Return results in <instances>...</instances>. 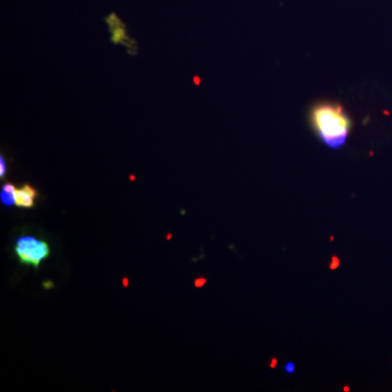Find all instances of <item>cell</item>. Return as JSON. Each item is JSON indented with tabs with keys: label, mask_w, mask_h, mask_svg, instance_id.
Masks as SVG:
<instances>
[{
	"label": "cell",
	"mask_w": 392,
	"mask_h": 392,
	"mask_svg": "<svg viewBox=\"0 0 392 392\" xmlns=\"http://www.w3.org/2000/svg\"><path fill=\"white\" fill-rule=\"evenodd\" d=\"M310 121L322 142L331 148L346 143L352 127L351 119L339 103H320L312 110Z\"/></svg>",
	"instance_id": "cell-1"
},
{
	"label": "cell",
	"mask_w": 392,
	"mask_h": 392,
	"mask_svg": "<svg viewBox=\"0 0 392 392\" xmlns=\"http://www.w3.org/2000/svg\"><path fill=\"white\" fill-rule=\"evenodd\" d=\"M15 252L22 264L31 265L35 268L51 254L49 244L33 236L20 238L15 244Z\"/></svg>",
	"instance_id": "cell-2"
},
{
	"label": "cell",
	"mask_w": 392,
	"mask_h": 392,
	"mask_svg": "<svg viewBox=\"0 0 392 392\" xmlns=\"http://www.w3.org/2000/svg\"><path fill=\"white\" fill-rule=\"evenodd\" d=\"M37 198V191L29 184H25L17 190V200L15 205L20 208H32Z\"/></svg>",
	"instance_id": "cell-3"
},
{
	"label": "cell",
	"mask_w": 392,
	"mask_h": 392,
	"mask_svg": "<svg viewBox=\"0 0 392 392\" xmlns=\"http://www.w3.org/2000/svg\"><path fill=\"white\" fill-rule=\"evenodd\" d=\"M0 200L6 206H13L15 205L17 200V189L11 183H6L3 186V190L0 193Z\"/></svg>",
	"instance_id": "cell-4"
},
{
	"label": "cell",
	"mask_w": 392,
	"mask_h": 392,
	"mask_svg": "<svg viewBox=\"0 0 392 392\" xmlns=\"http://www.w3.org/2000/svg\"><path fill=\"white\" fill-rule=\"evenodd\" d=\"M7 171V166H6V161L4 157H0V178H4Z\"/></svg>",
	"instance_id": "cell-5"
},
{
	"label": "cell",
	"mask_w": 392,
	"mask_h": 392,
	"mask_svg": "<svg viewBox=\"0 0 392 392\" xmlns=\"http://www.w3.org/2000/svg\"><path fill=\"white\" fill-rule=\"evenodd\" d=\"M294 368H296V366H294L293 363H288L286 365V371L288 372V373H293Z\"/></svg>",
	"instance_id": "cell-6"
},
{
	"label": "cell",
	"mask_w": 392,
	"mask_h": 392,
	"mask_svg": "<svg viewBox=\"0 0 392 392\" xmlns=\"http://www.w3.org/2000/svg\"><path fill=\"white\" fill-rule=\"evenodd\" d=\"M338 265H339V260H338L337 258H332V263L331 265H330V268H331V270H334V268L338 267Z\"/></svg>",
	"instance_id": "cell-7"
},
{
	"label": "cell",
	"mask_w": 392,
	"mask_h": 392,
	"mask_svg": "<svg viewBox=\"0 0 392 392\" xmlns=\"http://www.w3.org/2000/svg\"><path fill=\"white\" fill-rule=\"evenodd\" d=\"M205 282H206V280L205 279L196 280V282H195V286H203V284H205Z\"/></svg>",
	"instance_id": "cell-8"
},
{
	"label": "cell",
	"mask_w": 392,
	"mask_h": 392,
	"mask_svg": "<svg viewBox=\"0 0 392 392\" xmlns=\"http://www.w3.org/2000/svg\"><path fill=\"white\" fill-rule=\"evenodd\" d=\"M194 83H195V84H196V85L200 84V77H194Z\"/></svg>",
	"instance_id": "cell-9"
},
{
	"label": "cell",
	"mask_w": 392,
	"mask_h": 392,
	"mask_svg": "<svg viewBox=\"0 0 392 392\" xmlns=\"http://www.w3.org/2000/svg\"><path fill=\"white\" fill-rule=\"evenodd\" d=\"M276 364H277L276 360H272V365L270 366H272V367H274V365H276Z\"/></svg>",
	"instance_id": "cell-10"
}]
</instances>
